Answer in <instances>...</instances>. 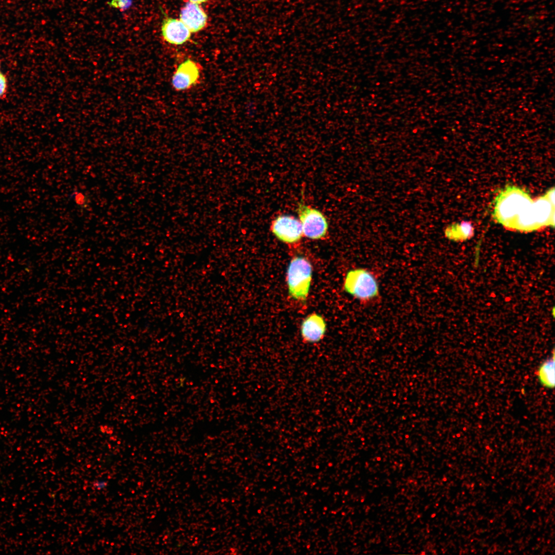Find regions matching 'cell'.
<instances>
[{
  "label": "cell",
  "instance_id": "obj_1",
  "mask_svg": "<svg viewBox=\"0 0 555 555\" xmlns=\"http://www.w3.org/2000/svg\"><path fill=\"white\" fill-rule=\"evenodd\" d=\"M530 196L516 187H508L501 192L495 200L493 216L497 221L511 229L512 225L532 203Z\"/></svg>",
  "mask_w": 555,
  "mask_h": 555
},
{
  "label": "cell",
  "instance_id": "obj_2",
  "mask_svg": "<svg viewBox=\"0 0 555 555\" xmlns=\"http://www.w3.org/2000/svg\"><path fill=\"white\" fill-rule=\"evenodd\" d=\"M343 287L347 293L363 305L374 303L380 298L376 275L373 271L364 268L350 269L346 274Z\"/></svg>",
  "mask_w": 555,
  "mask_h": 555
},
{
  "label": "cell",
  "instance_id": "obj_3",
  "mask_svg": "<svg viewBox=\"0 0 555 555\" xmlns=\"http://www.w3.org/2000/svg\"><path fill=\"white\" fill-rule=\"evenodd\" d=\"M312 267L305 257L295 256L287 268L286 280L289 295L299 301L306 300L312 279Z\"/></svg>",
  "mask_w": 555,
  "mask_h": 555
},
{
  "label": "cell",
  "instance_id": "obj_4",
  "mask_svg": "<svg viewBox=\"0 0 555 555\" xmlns=\"http://www.w3.org/2000/svg\"><path fill=\"white\" fill-rule=\"evenodd\" d=\"M297 212L303 236L316 240L326 237L328 224L325 215L320 211L306 205L301 200L298 204Z\"/></svg>",
  "mask_w": 555,
  "mask_h": 555
},
{
  "label": "cell",
  "instance_id": "obj_5",
  "mask_svg": "<svg viewBox=\"0 0 555 555\" xmlns=\"http://www.w3.org/2000/svg\"><path fill=\"white\" fill-rule=\"evenodd\" d=\"M270 230L278 239L288 245L299 243L303 236L299 219L290 215L276 216L271 221Z\"/></svg>",
  "mask_w": 555,
  "mask_h": 555
},
{
  "label": "cell",
  "instance_id": "obj_6",
  "mask_svg": "<svg viewBox=\"0 0 555 555\" xmlns=\"http://www.w3.org/2000/svg\"><path fill=\"white\" fill-rule=\"evenodd\" d=\"M201 66L197 62L188 59L177 66L171 79V84L176 91L189 90L200 82Z\"/></svg>",
  "mask_w": 555,
  "mask_h": 555
},
{
  "label": "cell",
  "instance_id": "obj_7",
  "mask_svg": "<svg viewBox=\"0 0 555 555\" xmlns=\"http://www.w3.org/2000/svg\"><path fill=\"white\" fill-rule=\"evenodd\" d=\"M326 330L324 318L316 313L307 316L301 326V335L304 343H315L323 339Z\"/></svg>",
  "mask_w": 555,
  "mask_h": 555
},
{
  "label": "cell",
  "instance_id": "obj_8",
  "mask_svg": "<svg viewBox=\"0 0 555 555\" xmlns=\"http://www.w3.org/2000/svg\"><path fill=\"white\" fill-rule=\"evenodd\" d=\"M161 32L166 42L176 45L184 43L191 35V31L180 20L171 17L164 20Z\"/></svg>",
  "mask_w": 555,
  "mask_h": 555
},
{
  "label": "cell",
  "instance_id": "obj_9",
  "mask_svg": "<svg viewBox=\"0 0 555 555\" xmlns=\"http://www.w3.org/2000/svg\"><path fill=\"white\" fill-rule=\"evenodd\" d=\"M207 15L198 4L189 2L181 9L180 20L191 32L202 29L207 24Z\"/></svg>",
  "mask_w": 555,
  "mask_h": 555
},
{
  "label": "cell",
  "instance_id": "obj_10",
  "mask_svg": "<svg viewBox=\"0 0 555 555\" xmlns=\"http://www.w3.org/2000/svg\"><path fill=\"white\" fill-rule=\"evenodd\" d=\"M445 234L450 240L462 242L473 236V227L470 222L463 221L449 226L446 228Z\"/></svg>",
  "mask_w": 555,
  "mask_h": 555
},
{
  "label": "cell",
  "instance_id": "obj_11",
  "mask_svg": "<svg viewBox=\"0 0 555 555\" xmlns=\"http://www.w3.org/2000/svg\"><path fill=\"white\" fill-rule=\"evenodd\" d=\"M538 376L540 383L547 388L554 386V354L551 358L545 361L538 371Z\"/></svg>",
  "mask_w": 555,
  "mask_h": 555
},
{
  "label": "cell",
  "instance_id": "obj_12",
  "mask_svg": "<svg viewBox=\"0 0 555 555\" xmlns=\"http://www.w3.org/2000/svg\"><path fill=\"white\" fill-rule=\"evenodd\" d=\"M133 0H111L107 5L112 8L118 9L121 12L129 9L132 6Z\"/></svg>",
  "mask_w": 555,
  "mask_h": 555
},
{
  "label": "cell",
  "instance_id": "obj_13",
  "mask_svg": "<svg viewBox=\"0 0 555 555\" xmlns=\"http://www.w3.org/2000/svg\"><path fill=\"white\" fill-rule=\"evenodd\" d=\"M73 199L78 205L81 206L85 205L87 202L86 197L82 193L79 192L73 194Z\"/></svg>",
  "mask_w": 555,
  "mask_h": 555
},
{
  "label": "cell",
  "instance_id": "obj_14",
  "mask_svg": "<svg viewBox=\"0 0 555 555\" xmlns=\"http://www.w3.org/2000/svg\"><path fill=\"white\" fill-rule=\"evenodd\" d=\"M107 486V482L106 480H96L93 482V487L98 490L105 489Z\"/></svg>",
  "mask_w": 555,
  "mask_h": 555
},
{
  "label": "cell",
  "instance_id": "obj_15",
  "mask_svg": "<svg viewBox=\"0 0 555 555\" xmlns=\"http://www.w3.org/2000/svg\"><path fill=\"white\" fill-rule=\"evenodd\" d=\"M7 87V82L5 76L0 73V97L5 92Z\"/></svg>",
  "mask_w": 555,
  "mask_h": 555
},
{
  "label": "cell",
  "instance_id": "obj_16",
  "mask_svg": "<svg viewBox=\"0 0 555 555\" xmlns=\"http://www.w3.org/2000/svg\"><path fill=\"white\" fill-rule=\"evenodd\" d=\"M190 2L196 3L197 4H201L207 2L208 0H189Z\"/></svg>",
  "mask_w": 555,
  "mask_h": 555
}]
</instances>
